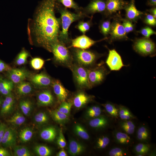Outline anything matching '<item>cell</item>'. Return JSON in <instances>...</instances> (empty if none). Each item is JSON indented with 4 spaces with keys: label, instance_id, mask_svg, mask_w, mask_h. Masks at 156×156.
Instances as JSON below:
<instances>
[{
    "label": "cell",
    "instance_id": "obj_1",
    "mask_svg": "<svg viewBox=\"0 0 156 156\" xmlns=\"http://www.w3.org/2000/svg\"><path fill=\"white\" fill-rule=\"evenodd\" d=\"M57 0H43L36 9L32 19L28 22L29 40L51 52V48L58 42L61 22L55 15Z\"/></svg>",
    "mask_w": 156,
    "mask_h": 156
},
{
    "label": "cell",
    "instance_id": "obj_2",
    "mask_svg": "<svg viewBox=\"0 0 156 156\" xmlns=\"http://www.w3.org/2000/svg\"><path fill=\"white\" fill-rule=\"evenodd\" d=\"M56 8L60 13L62 30L60 31L58 39L64 44L70 42L68 30L71 24L74 22L80 20L86 16V15L82 11L76 13L72 12L57 3Z\"/></svg>",
    "mask_w": 156,
    "mask_h": 156
},
{
    "label": "cell",
    "instance_id": "obj_3",
    "mask_svg": "<svg viewBox=\"0 0 156 156\" xmlns=\"http://www.w3.org/2000/svg\"><path fill=\"white\" fill-rule=\"evenodd\" d=\"M54 58L57 63L62 65L71 67L72 56L65 44L59 41L52 46Z\"/></svg>",
    "mask_w": 156,
    "mask_h": 156
},
{
    "label": "cell",
    "instance_id": "obj_4",
    "mask_svg": "<svg viewBox=\"0 0 156 156\" xmlns=\"http://www.w3.org/2000/svg\"><path fill=\"white\" fill-rule=\"evenodd\" d=\"M73 50L75 59L79 64L82 66H89L93 65L98 57L96 53L90 51L78 48Z\"/></svg>",
    "mask_w": 156,
    "mask_h": 156
},
{
    "label": "cell",
    "instance_id": "obj_5",
    "mask_svg": "<svg viewBox=\"0 0 156 156\" xmlns=\"http://www.w3.org/2000/svg\"><path fill=\"white\" fill-rule=\"evenodd\" d=\"M102 64L101 63L93 68L88 69V81L91 88L102 83L109 73Z\"/></svg>",
    "mask_w": 156,
    "mask_h": 156
},
{
    "label": "cell",
    "instance_id": "obj_6",
    "mask_svg": "<svg viewBox=\"0 0 156 156\" xmlns=\"http://www.w3.org/2000/svg\"><path fill=\"white\" fill-rule=\"evenodd\" d=\"M136 52L144 56H153L155 51V45L152 40L147 38H142L136 40L133 46Z\"/></svg>",
    "mask_w": 156,
    "mask_h": 156
},
{
    "label": "cell",
    "instance_id": "obj_7",
    "mask_svg": "<svg viewBox=\"0 0 156 156\" xmlns=\"http://www.w3.org/2000/svg\"><path fill=\"white\" fill-rule=\"evenodd\" d=\"M72 69L74 80L78 86L81 88H90L88 69L79 64L73 66Z\"/></svg>",
    "mask_w": 156,
    "mask_h": 156
},
{
    "label": "cell",
    "instance_id": "obj_8",
    "mask_svg": "<svg viewBox=\"0 0 156 156\" xmlns=\"http://www.w3.org/2000/svg\"><path fill=\"white\" fill-rule=\"evenodd\" d=\"M105 62L111 71L119 70L123 66H127L123 64L120 56L114 49H109Z\"/></svg>",
    "mask_w": 156,
    "mask_h": 156
},
{
    "label": "cell",
    "instance_id": "obj_9",
    "mask_svg": "<svg viewBox=\"0 0 156 156\" xmlns=\"http://www.w3.org/2000/svg\"><path fill=\"white\" fill-rule=\"evenodd\" d=\"M107 38L96 41L93 40L85 34H83L72 40L71 44L69 47L86 49L90 48L96 42Z\"/></svg>",
    "mask_w": 156,
    "mask_h": 156
},
{
    "label": "cell",
    "instance_id": "obj_10",
    "mask_svg": "<svg viewBox=\"0 0 156 156\" xmlns=\"http://www.w3.org/2000/svg\"><path fill=\"white\" fill-rule=\"evenodd\" d=\"M8 72L9 80L16 84L24 81L30 75L29 72L24 68H11Z\"/></svg>",
    "mask_w": 156,
    "mask_h": 156
},
{
    "label": "cell",
    "instance_id": "obj_11",
    "mask_svg": "<svg viewBox=\"0 0 156 156\" xmlns=\"http://www.w3.org/2000/svg\"><path fill=\"white\" fill-rule=\"evenodd\" d=\"M30 80L32 84L38 88L48 87L51 85L53 81L49 76L44 73L31 75Z\"/></svg>",
    "mask_w": 156,
    "mask_h": 156
},
{
    "label": "cell",
    "instance_id": "obj_12",
    "mask_svg": "<svg viewBox=\"0 0 156 156\" xmlns=\"http://www.w3.org/2000/svg\"><path fill=\"white\" fill-rule=\"evenodd\" d=\"M106 10V2L104 0H92L84 10L83 12L87 14H93L101 13Z\"/></svg>",
    "mask_w": 156,
    "mask_h": 156
},
{
    "label": "cell",
    "instance_id": "obj_13",
    "mask_svg": "<svg viewBox=\"0 0 156 156\" xmlns=\"http://www.w3.org/2000/svg\"><path fill=\"white\" fill-rule=\"evenodd\" d=\"M110 120L106 116L102 114L95 118L90 120L88 124L91 128L96 130L104 129L109 125Z\"/></svg>",
    "mask_w": 156,
    "mask_h": 156
},
{
    "label": "cell",
    "instance_id": "obj_14",
    "mask_svg": "<svg viewBox=\"0 0 156 156\" xmlns=\"http://www.w3.org/2000/svg\"><path fill=\"white\" fill-rule=\"evenodd\" d=\"M51 85L58 101L62 103L65 101L68 96V92L60 81L58 80L53 81Z\"/></svg>",
    "mask_w": 156,
    "mask_h": 156
},
{
    "label": "cell",
    "instance_id": "obj_15",
    "mask_svg": "<svg viewBox=\"0 0 156 156\" xmlns=\"http://www.w3.org/2000/svg\"><path fill=\"white\" fill-rule=\"evenodd\" d=\"M16 140V133L15 130L12 128H7L1 143L5 147H10L15 145Z\"/></svg>",
    "mask_w": 156,
    "mask_h": 156
},
{
    "label": "cell",
    "instance_id": "obj_16",
    "mask_svg": "<svg viewBox=\"0 0 156 156\" xmlns=\"http://www.w3.org/2000/svg\"><path fill=\"white\" fill-rule=\"evenodd\" d=\"M93 97L92 96L88 95L83 92H80L74 97L73 104L76 108H81L92 101Z\"/></svg>",
    "mask_w": 156,
    "mask_h": 156
},
{
    "label": "cell",
    "instance_id": "obj_17",
    "mask_svg": "<svg viewBox=\"0 0 156 156\" xmlns=\"http://www.w3.org/2000/svg\"><path fill=\"white\" fill-rule=\"evenodd\" d=\"M113 136L115 142L118 144L123 146H129L132 143V139L126 133L117 130H114Z\"/></svg>",
    "mask_w": 156,
    "mask_h": 156
},
{
    "label": "cell",
    "instance_id": "obj_18",
    "mask_svg": "<svg viewBox=\"0 0 156 156\" xmlns=\"http://www.w3.org/2000/svg\"><path fill=\"white\" fill-rule=\"evenodd\" d=\"M112 39H120L127 38L126 33L124 27L119 22H116L111 25L109 32Z\"/></svg>",
    "mask_w": 156,
    "mask_h": 156
},
{
    "label": "cell",
    "instance_id": "obj_19",
    "mask_svg": "<svg viewBox=\"0 0 156 156\" xmlns=\"http://www.w3.org/2000/svg\"><path fill=\"white\" fill-rule=\"evenodd\" d=\"M128 4L122 0H107L106 1V10L108 13L112 14L122 9Z\"/></svg>",
    "mask_w": 156,
    "mask_h": 156
},
{
    "label": "cell",
    "instance_id": "obj_20",
    "mask_svg": "<svg viewBox=\"0 0 156 156\" xmlns=\"http://www.w3.org/2000/svg\"><path fill=\"white\" fill-rule=\"evenodd\" d=\"M38 105L42 106H48L51 105L54 102V98L51 91L43 90L38 94L37 97Z\"/></svg>",
    "mask_w": 156,
    "mask_h": 156
},
{
    "label": "cell",
    "instance_id": "obj_21",
    "mask_svg": "<svg viewBox=\"0 0 156 156\" xmlns=\"http://www.w3.org/2000/svg\"><path fill=\"white\" fill-rule=\"evenodd\" d=\"M84 145L74 139L69 141L68 152L72 156H76L82 153L84 151Z\"/></svg>",
    "mask_w": 156,
    "mask_h": 156
},
{
    "label": "cell",
    "instance_id": "obj_22",
    "mask_svg": "<svg viewBox=\"0 0 156 156\" xmlns=\"http://www.w3.org/2000/svg\"><path fill=\"white\" fill-rule=\"evenodd\" d=\"M136 137L141 142L148 143L150 138V133L145 125H141L138 127L136 132Z\"/></svg>",
    "mask_w": 156,
    "mask_h": 156
},
{
    "label": "cell",
    "instance_id": "obj_23",
    "mask_svg": "<svg viewBox=\"0 0 156 156\" xmlns=\"http://www.w3.org/2000/svg\"><path fill=\"white\" fill-rule=\"evenodd\" d=\"M14 101V97L11 93L6 96L2 103L1 114L5 115L10 113L13 108Z\"/></svg>",
    "mask_w": 156,
    "mask_h": 156
},
{
    "label": "cell",
    "instance_id": "obj_24",
    "mask_svg": "<svg viewBox=\"0 0 156 156\" xmlns=\"http://www.w3.org/2000/svg\"><path fill=\"white\" fill-rule=\"evenodd\" d=\"M131 120H121L118 123V127L121 131L129 135L133 134L135 129V125Z\"/></svg>",
    "mask_w": 156,
    "mask_h": 156
},
{
    "label": "cell",
    "instance_id": "obj_25",
    "mask_svg": "<svg viewBox=\"0 0 156 156\" xmlns=\"http://www.w3.org/2000/svg\"><path fill=\"white\" fill-rule=\"evenodd\" d=\"M126 15L129 19L134 20L143 14L138 10L135 6L134 0H132L129 4L125 9Z\"/></svg>",
    "mask_w": 156,
    "mask_h": 156
},
{
    "label": "cell",
    "instance_id": "obj_26",
    "mask_svg": "<svg viewBox=\"0 0 156 156\" xmlns=\"http://www.w3.org/2000/svg\"><path fill=\"white\" fill-rule=\"evenodd\" d=\"M55 128L53 127H49L43 129L40 133V136L43 140L48 142L53 141L57 134Z\"/></svg>",
    "mask_w": 156,
    "mask_h": 156
},
{
    "label": "cell",
    "instance_id": "obj_27",
    "mask_svg": "<svg viewBox=\"0 0 156 156\" xmlns=\"http://www.w3.org/2000/svg\"><path fill=\"white\" fill-rule=\"evenodd\" d=\"M33 90L31 84L29 82L24 81L17 84L16 91L18 95H25L30 94Z\"/></svg>",
    "mask_w": 156,
    "mask_h": 156
},
{
    "label": "cell",
    "instance_id": "obj_28",
    "mask_svg": "<svg viewBox=\"0 0 156 156\" xmlns=\"http://www.w3.org/2000/svg\"><path fill=\"white\" fill-rule=\"evenodd\" d=\"M14 83L10 80L0 78V93L7 96L11 93Z\"/></svg>",
    "mask_w": 156,
    "mask_h": 156
},
{
    "label": "cell",
    "instance_id": "obj_29",
    "mask_svg": "<svg viewBox=\"0 0 156 156\" xmlns=\"http://www.w3.org/2000/svg\"><path fill=\"white\" fill-rule=\"evenodd\" d=\"M151 148V146L148 143L140 142L135 146L133 150L136 156H143L149 153Z\"/></svg>",
    "mask_w": 156,
    "mask_h": 156
},
{
    "label": "cell",
    "instance_id": "obj_30",
    "mask_svg": "<svg viewBox=\"0 0 156 156\" xmlns=\"http://www.w3.org/2000/svg\"><path fill=\"white\" fill-rule=\"evenodd\" d=\"M50 113L53 119L59 124H65L69 120V116L61 112L57 109L51 111Z\"/></svg>",
    "mask_w": 156,
    "mask_h": 156
},
{
    "label": "cell",
    "instance_id": "obj_31",
    "mask_svg": "<svg viewBox=\"0 0 156 156\" xmlns=\"http://www.w3.org/2000/svg\"><path fill=\"white\" fill-rule=\"evenodd\" d=\"M102 110L99 105H95L89 107L86 113V116L89 119L97 117L101 115Z\"/></svg>",
    "mask_w": 156,
    "mask_h": 156
},
{
    "label": "cell",
    "instance_id": "obj_32",
    "mask_svg": "<svg viewBox=\"0 0 156 156\" xmlns=\"http://www.w3.org/2000/svg\"><path fill=\"white\" fill-rule=\"evenodd\" d=\"M110 141V138L108 135H102L97 139L95 144L96 148L99 149H104L108 146Z\"/></svg>",
    "mask_w": 156,
    "mask_h": 156
},
{
    "label": "cell",
    "instance_id": "obj_33",
    "mask_svg": "<svg viewBox=\"0 0 156 156\" xmlns=\"http://www.w3.org/2000/svg\"><path fill=\"white\" fill-rule=\"evenodd\" d=\"M25 121V118L23 115L19 112H16L8 120V122L12 125L19 126L24 123Z\"/></svg>",
    "mask_w": 156,
    "mask_h": 156
},
{
    "label": "cell",
    "instance_id": "obj_34",
    "mask_svg": "<svg viewBox=\"0 0 156 156\" xmlns=\"http://www.w3.org/2000/svg\"><path fill=\"white\" fill-rule=\"evenodd\" d=\"M102 105L106 112L111 116L115 118H117L119 117L118 107H116L114 104L108 102Z\"/></svg>",
    "mask_w": 156,
    "mask_h": 156
},
{
    "label": "cell",
    "instance_id": "obj_35",
    "mask_svg": "<svg viewBox=\"0 0 156 156\" xmlns=\"http://www.w3.org/2000/svg\"><path fill=\"white\" fill-rule=\"evenodd\" d=\"M74 131L78 136L83 139L88 140L90 138V136L87 131L80 124H77L75 125L74 127Z\"/></svg>",
    "mask_w": 156,
    "mask_h": 156
},
{
    "label": "cell",
    "instance_id": "obj_36",
    "mask_svg": "<svg viewBox=\"0 0 156 156\" xmlns=\"http://www.w3.org/2000/svg\"><path fill=\"white\" fill-rule=\"evenodd\" d=\"M129 155V152L127 149L118 147L112 148L107 153L109 156H125Z\"/></svg>",
    "mask_w": 156,
    "mask_h": 156
},
{
    "label": "cell",
    "instance_id": "obj_37",
    "mask_svg": "<svg viewBox=\"0 0 156 156\" xmlns=\"http://www.w3.org/2000/svg\"><path fill=\"white\" fill-rule=\"evenodd\" d=\"M29 55V52L24 48H23L18 55L15 60L16 65L19 66L25 64Z\"/></svg>",
    "mask_w": 156,
    "mask_h": 156
},
{
    "label": "cell",
    "instance_id": "obj_38",
    "mask_svg": "<svg viewBox=\"0 0 156 156\" xmlns=\"http://www.w3.org/2000/svg\"><path fill=\"white\" fill-rule=\"evenodd\" d=\"M33 135L32 130L28 128H25L20 132L19 137L21 141L26 142L29 141L32 138Z\"/></svg>",
    "mask_w": 156,
    "mask_h": 156
},
{
    "label": "cell",
    "instance_id": "obj_39",
    "mask_svg": "<svg viewBox=\"0 0 156 156\" xmlns=\"http://www.w3.org/2000/svg\"><path fill=\"white\" fill-rule=\"evenodd\" d=\"M57 1L59 3H62L66 8L74 9L77 12L82 11L81 9L73 0H57Z\"/></svg>",
    "mask_w": 156,
    "mask_h": 156
},
{
    "label": "cell",
    "instance_id": "obj_40",
    "mask_svg": "<svg viewBox=\"0 0 156 156\" xmlns=\"http://www.w3.org/2000/svg\"><path fill=\"white\" fill-rule=\"evenodd\" d=\"M34 150L38 155L40 156H49L51 155V151L48 146L43 145L36 146Z\"/></svg>",
    "mask_w": 156,
    "mask_h": 156
},
{
    "label": "cell",
    "instance_id": "obj_41",
    "mask_svg": "<svg viewBox=\"0 0 156 156\" xmlns=\"http://www.w3.org/2000/svg\"><path fill=\"white\" fill-rule=\"evenodd\" d=\"M91 25L92 23L91 21H82L79 22L75 27L83 34H85L90 30Z\"/></svg>",
    "mask_w": 156,
    "mask_h": 156
},
{
    "label": "cell",
    "instance_id": "obj_42",
    "mask_svg": "<svg viewBox=\"0 0 156 156\" xmlns=\"http://www.w3.org/2000/svg\"><path fill=\"white\" fill-rule=\"evenodd\" d=\"M14 155L16 156H30L31 154L28 149L24 146H16L14 148Z\"/></svg>",
    "mask_w": 156,
    "mask_h": 156
},
{
    "label": "cell",
    "instance_id": "obj_43",
    "mask_svg": "<svg viewBox=\"0 0 156 156\" xmlns=\"http://www.w3.org/2000/svg\"><path fill=\"white\" fill-rule=\"evenodd\" d=\"M35 121L39 124L46 123L49 120V118L44 112H41L36 114L34 117Z\"/></svg>",
    "mask_w": 156,
    "mask_h": 156
},
{
    "label": "cell",
    "instance_id": "obj_44",
    "mask_svg": "<svg viewBox=\"0 0 156 156\" xmlns=\"http://www.w3.org/2000/svg\"><path fill=\"white\" fill-rule=\"evenodd\" d=\"M44 63V60L40 57L34 58L30 61L31 66L36 70L40 69L43 66Z\"/></svg>",
    "mask_w": 156,
    "mask_h": 156
},
{
    "label": "cell",
    "instance_id": "obj_45",
    "mask_svg": "<svg viewBox=\"0 0 156 156\" xmlns=\"http://www.w3.org/2000/svg\"><path fill=\"white\" fill-rule=\"evenodd\" d=\"M72 106V103L64 101L62 103L57 109L61 112L69 116Z\"/></svg>",
    "mask_w": 156,
    "mask_h": 156
},
{
    "label": "cell",
    "instance_id": "obj_46",
    "mask_svg": "<svg viewBox=\"0 0 156 156\" xmlns=\"http://www.w3.org/2000/svg\"><path fill=\"white\" fill-rule=\"evenodd\" d=\"M111 27V25L109 21L106 20L103 21L100 26L101 33L105 36L107 35L110 32Z\"/></svg>",
    "mask_w": 156,
    "mask_h": 156
},
{
    "label": "cell",
    "instance_id": "obj_47",
    "mask_svg": "<svg viewBox=\"0 0 156 156\" xmlns=\"http://www.w3.org/2000/svg\"><path fill=\"white\" fill-rule=\"evenodd\" d=\"M57 143L59 147L62 148H64L66 146V142L62 130L60 131L57 140Z\"/></svg>",
    "mask_w": 156,
    "mask_h": 156
},
{
    "label": "cell",
    "instance_id": "obj_48",
    "mask_svg": "<svg viewBox=\"0 0 156 156\" xmlns=\"http://www.w3.org/2000/svg\"><path fill=\"white\" fill-rule=\"evenodd\" d=\"M141 33L145 38H149L152 35L156 34V32L149 27H145L140 31Z\"/></svg>",
    "mask_w": 156,
    "mask_h": 156
},
{
    "label": "cell",
    "instance_id": "obj_49",
    "mask_svg": "<svg viewBox=\"0 0 156 156\" xmlns=\"http://www.w3.org/2000/svg\"><path fill=\"white\" fill-rule=\"evenodd\" d=\"M122 25L126 33L132 31L133 30V25L129 21L125 20Z\"/></svg>",
    "mask_w": 156,
    "mask_h": 156
},
{
    "label": "cell",
    "instance_id": "obj_50",
    "mask_svg": "<svg viewBox=\"0 0 156 156\" xmlns=\"http://www.w3.org/2000/svg\"><path fill=\"white\" fill-rule=\"evenodd\" d=\"M145 23L148 25L154 26L156 24L155 18L152 15L148 14L146 15L145 19Z\"/></svg>",
    "mask_w": 156,
    "mask_h": 156
},
{
    "label": "cell",
    "instance_id": "obj_51",
    "mask_svg": "<svg viewBox=\"0 0 156 156\" xmlns=\"http://www.w3.org/2000/svg\"><path fill=\"white\" fill-rule=\"evenodd\" d=\"M20 109L23 113L25 116H28L29 113L27 109L26 100L21 101L19 103Z\"/></svg>",
    "mask_w": 156,
    "mask_h": 156
},
{
    "label": "cell",
    "instance_id": "obj_52",
    "mask_svg": "<svg viewBox=\"0 0 156 156\" xmlns=\"http://www.w3.org/2000/svg\"><path fill=\"white\" fill-rule=\"evenodd\" d=\"M118 116L119 115H127L132 114L126 107L120 105L118 107Z\"/></svg>",
    "mask_w": 156,
    "mask_h": 156
},
{
    "label": "cell",
    "instance_id": "obj_53",
    "mask_svg": "<svg viewBox=\"0 0 156 156\" xmlns=\"http://www.w3.org/2000/svg\"><path fill=\"white\" fill-rule=\"evenodd\" d=\"M11 68L9 65L0 60V73L5 71L8 72Z\"/></svg>",
    "mask_w": 156,
    "mask_h": 156
},
{
    "label": "cell",
    "instance_id": "obj_54",
    "mask_svg": "<svg viewBox=\"0 0 156 156\" xmlns=\"http://www.w3.org/2000/svg\"><path fill=\"white\" fill-rule=\"evenodd\" d=\"M7 127L5 124L1 123L0 124V144L1 143L3 138Z\"/></svg>",
    "mask_w": 156,
    "mask_h": 156
},
{
    "label": "cell",
    "instance_id": "obj_55",
    "mask_svg": "<svg viewBox=\"0 0 156 156\" xmlns=\"http://www.w3.org/2000/svg\"><path fill=\"white\" fill-rule=\"evenodd\" d=\"M119 117L122 120H132L135 118V116L132 114L119 115Z\"/></svg>",
    "mask_w": 156,
    "mask_h": 156
},
{
    "label": "cell",
    "instance_id": "obj_56",
    "mask_svg": "<svg viewBox=\"0 0 156 156\" xmlns=\"http://www.w3.org/2000/svg\"><path fill=\"white\" fill-rule=\"evenodd\" d=\"M10 154L7 150L5 148H0V156H9Z\"/></svg>",
    "mask_w": 156,
    "mask_h": 156
},
{
    "label": "cell",
    "instance_id": "obj_57",
    "mask_svg": "<svg viewBox=\"0 0 156 156\" xmlns=\"http://www.w3.org/2000/svg\"><path fill=\"white\" fill-rule=\"evenodd\" d=\"M57 155V156H67V154L64 151L61 150L58 152Z\"/></svg>",
    "mask_w": 156,
    "mask_h": 156
},
{
    "label": "cell",
    "instance_id": "obj_58",
    "mask_svg": "<svg viewBox=\"0 0 156 156\" xmlns=\"http://www.w3.org/2000/svg\"><path fill=\"white\" fill-rule=\"evenodd\" d=\"M148 5L151 6H155L156 5V0H149L148 2Z\"/></svg>",
    "mask_w": 156,
    "mask_h": 156
},
{
    "label": "cell",
    "instance_id": "obj_59",
    "mask_svg": "<svg viewBox=\"0 0 156 156\" xmlns=\"http://www.w3.org/2000/svg\"><path fill=\"white\" fill-rule=\"evenodd\" d=\"M150 12L152 13V15L156 18V8H154L150 10Z\"/></svg>",
    "mask_w": 156,
    "mask_h": 156
},
{
    "label": "cell",
    "instance_id": "obj_60",
    "mask_svg": "<svg viewBox=\"0 0 156 156\" xmlns=\"http://www.w3.org/2000/svg\"><path fill=\"white\" fill-rule=\"evenodd\" d=\"M2 103H1V100L0 98V105H1V104Z\"/></svg>",
    "mask_w": 156,
    "mask_h": 156
}]
</instances>
